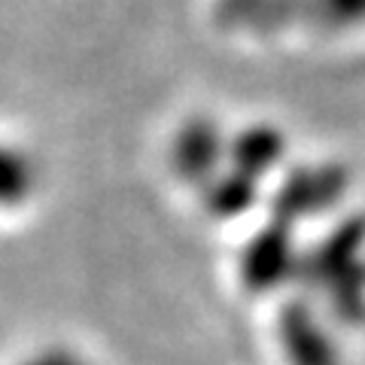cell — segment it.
I'll return each instance as SVG.
<instances>
[{
  "mask_svg": "<svg viewBox=\"0 0 365 365\" xmlns=\"http://www.w3.org/2000/svg\"><path fill=\"white\" fill-rule=\"evenodd\" d=\"M228 162V140L210 119H192L180 128L174 140V168L180 177L192 182H207L220 174Z\"/></svg>",
  "mask_w": 365,
  "mask_h": 365,
  "instance_id": "5b68a950",
  "label": "cell"
},
{
  "mask_svg": "<svg viewBox=\"0 0 365 365\" xmlns=\"http://www.w3.org/2000/svg\"><path fill=\"white\" fill-rule=\"evenodd\" d=\"M347 170L341 165H311L295 168L277 192V222H295L302 216L323 213L344 198L347 192Z\"/></svg>",
  "mask_w": 365,
  "mask_h": 365,
  "instance_id": "7a4b0ae2",
  "label": "cell"
},
{
  "mask_svg": "<svg viewBox=\"0 0 365 365\" xmlns=\"http://www.w3.org/2000/svg\"><path fill=\"white\" fill-rule=\"evenodd\" d=\"M299 256H295V244L287 232V222L274 220L262 232L250 237V244L241 256V277L253 289H274L292 274H299Z\"/></svg>",
  "mask_w": 365,
  "mask_h": 365,
  "instance_id": "3957f363",
  "label": "cell"
},
{
  "mask_svg": "<svg viewBox=\"0 0 365 365\" xmlns=\"http://www.w3.org/2000/svg\"><path fill=\"white\" fill-rule=\"evenodd\" d=\"M28 186H31V170L25 165V158L0 146V207L21 201Z\"/></svg>",
  "mask_w": 365,
  "mask_h": 365,
  "instance_id": "ba28073f",
  "label": "cell"
},
{
  "mask_svg": "<svg viewBox=\"0 0 365 365\" xmlns=\"http://www.w3.org/2000/svg\"><path fill=\"white\" fill-rule=\"evenodd\" d=\"M311 277L323 287L347 319L365 317V216H350L323 237L319 250L304 262Z\"/></svg>",
  "mask_w": 365,
  "mask_h": 365,
  "instance_id": "6da1fadb",
  "label": "cell"
},
{
  "mask_svg": "<svg viewBox=\"0 0 365 365\" xmlns=\"http://www.w3.org/2000/svg\"><path fill=\"white\" fill-rule=\"evenodd\" d=\"M280 344L292 365H341V350L332 332L307 304L283 307Z\"/></svg>",
  "mask_w": 365,
  "mask_h": 365,
  "instance_id": "277c9868",
  "label": "cell"
},
{
  "mask_svg": "<svg viewBox=\"0 0 365 365\" xmlns=\"http://www.w3.org/2000/svg\"><path fill=\"white\" fill-rule=\"evenodd\" d=\"M326 16L332 21H359L365 19V0H323Z\"/></svg>",
  "mask_w": 365,
  "mask_h": 365,
  "instance_id": "30bf717a",
  "label": "cell"
},
{
  "mask_svg": "<svg viewBox=\"0 0 365 365\" xmlns=\"http://www.w3.org/2000/svg\"><path fill=\"white\" fill-rule=\"evenodd\" d=\"M21 365H95V362L71 347H43L37 353H31Z\"/></svg>",
  "mask_w": 365,
  "mask_h": 365,
  "instance_id": "9c48e42d",
  "label": "cell"
},
{
  "mask_svg": "<svg viewBox=\"0 0 365 365\" xmlns=\"http://www.w3.org/2000/svg\"><path fill=\"white\" fill-rule=\"evenodd\" d=\"M287 155V137L274 125H250L241 134L228 140V162L225 168L237 170L250 180L262 182Z\"/></svg>",
  "mask_w": 365,
  "mask_h": 365,
  "instance_id": "8992f818",
  "label": "cell"
},
{
  "mask_svg": "<svg viewBox=\"0 0 365 365\" xmlns=\"http://www.w3.org/2000/svg\"><path fill=\"white\" fill-rule=\"evenodd\" d=\"M256 198H259V182L237 174L232 168H222L220 174L207 182V207H210V213L222 216V220L247 213L256 204Z\"/></svg>",
  "mask_w": 365,
  "mask_h": 365,
  "instance_id": "52a82bcc",
  "label": "cell"
}]
</instances>
